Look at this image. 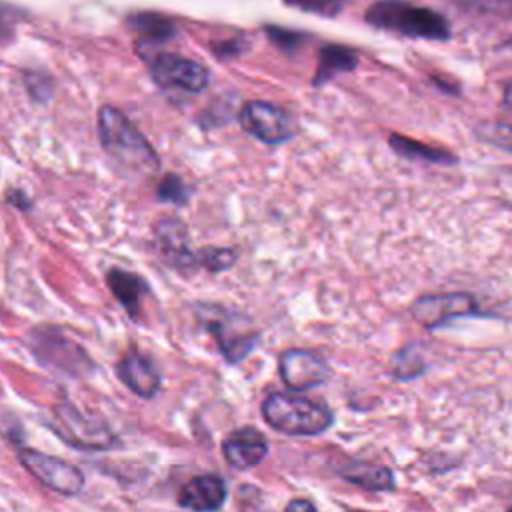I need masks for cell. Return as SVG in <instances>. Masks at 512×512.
<instances>
[{"instance_id":"18","label":"cell","mask_w":512,"mask_h":512,"mask_svg":"<svg viewBox=\"0 0 512 512\" xmlns=\"http://www.w3.org/2000/svg\"><path fill=\"white\" fill-rule=\"evenodd\" d=\"M390 370L396 380H412V378H418L424 374L426 362L420 356L418 348L414 344H410L394 354V358L390 362Z\"/></svg>"},{"instance_id":"20","label":"cell","mask_w":512,"mask_h":512,"mask_svg":"<svg viewBox=\"0 0 512 512\" xmlns=\"http://www.w3.org/2000/svg\"><path fill=\"white\" fill-rule=\"evenodd\" d=\"M392 146L402 152L404 156H410V158H426V160H432V162H450L448 154L446 152H440V150H432V148H426L424 144L420 142H408L406 138H392Z\"/></svg>"},{"instance_id":"13","label":"cell","mask_w":512,"mask_h":512,"mask_svg":"<svg viewBox=\"0 0 512 512\" xmlns=\"http://www.w3.org/2000/svg\"><path fill=\"white\" fill-rule=\"evenodd\" d=\"M118 380L136 396L152 398L162 388V376L154 360L138 348H130L116 364Z\"/></svg>"},{"instance_id":"26","label":"cell","mask_w":512,"mask_h":512,"mask_svg":"<svg viewBox=\"0 0 512 512\" xmlns=\"http://www.w3.org/2000/svg\"><path fill=\"white\" fill-rule=\"evenodd\" d=\"M488 138H490V142H494V144H498V146H502V148H508V150H512V128L510 126H506V124H496V126H492L490 130H488Z\"/></svg>"},{"instance_id":"11","label":"cell","mask_w":512,"mask_h":512,"mask_svg":"<svg viewBox=\"0 0 512 512\" xmlns=\"http://www.w3.org/2000/svg\"><path fill=\"white\" fill-rule=\"evenodd\" d=\"M150 74L164 88L200 92L208 86V70L178 54H158L150 62Z\"/></svg>"},{"instance_id":"28","label":"cell","mask_w":512,"mask_h":512,"mask_svg":"<svg viewBox=\"0 0 512 512\" xmlns=\"http://www.w3.org/2000/svg\"><path fill=\"white\" fill-rule=\"evenodd\" d=\"M504 104L512 110V78L504 84Z\"/></svg>"},{"instance_id":"24","label":"cell","mask_w":512,"mask_h":512,"mask_svg":"<svg viewBox=\"0 0 512 512\" xmlns=\"http://www.w3.org/2000/svg\"><path fill=\"white\" fill-rule=\"evenodd\" d=\"M138 28H140V32H142L144 36H148L150 42H154V40H158V38L164 40V38H168V36L172 34L170 22L164 20V18H160V16H142V18L138 20Z\"/></svg>"},{"instance_id":"21","label":"cell","mask_w":512,"mask_h":512,"mask_svg":"<svg viewBox=\"0 0 512 512\" xmlns=\"http://www.w3.org/2000/svg\"><path fill=\"white\" fill-rule=\"evenodd\" d=\"M456 2L478 14L512 18V0H456Z\"/></svg>"},{"instance_id":"23","label":"cell","mask_w":512,"mask_h":512,"mask_svg":"<svg viewBox=\"0 0 512 512\" xmlns=\"http://www.w3.org/2000/svg\"><path fill=\"white\" fill-rule=\"evenodd\" d=\"M158 198L162 202H172V204H184L188 200V192L184 182L176 174H168L160 186H158Z\"/></svg>"},{"instance_id":"15","label":"cell","mask_w":512,"mask_h":512,"mask_svg":"<svg viewBox=\"0 0 512 512\" xmlns=\"http://www.w3.org/2000/svg\"><path fill=\"white\" fill-rule=\"evenodd\" d=\"M228 498V488L218 474L192 476L178 490V504L192 512H216Z\"/></svg>"},{"instance_id":"22","label":"cell","mask_w":512,"mask_h":512,"mask_svg":"<svg viewBox=\"0 0 512 512\" xmlns=\"http://www.w3.org/2000/svg\"><path fill=\"white\" fill-rule=\"evenodd\" d=\"M352 62H354V58H352V54H348L346 50L330 48V50H326V52H324V56H322V62H320V74H318V78H328V76H332L334 72L346 70V68L354 66Z\"/></svg>"},{"instance_id":"9","label":"cell","mask_w":512,"mask_h":512,"mask_svg":"<svg viewBox=\"0 0 512 512\" xmlns=\"http://www.w3.org/2000/svg\"><path fill=\"white\" fill-rule=\"evenodd\" d=\"M242 128L266 144H280L294 136L296 120L284 108L270 102H248L240 110Z\"/></svg>"},{"instance_id":"2","label":"cell","mask_w":512,"mask_h":512,"mask_svg":"<svg viewBox=\"0 0 512 512\" xmlns=\"http://www.w3.org/2000/svg\"><path fill=\"white\" fill-rule=\"evenodd\" d=\"M262 418L270 428L288 436H318L334 422V412L306 396L272 392L262 402Z\"/></svg>"},{"instance_id":"6","label":"cell","mask_w":512,"mask_h":512,"mask_svg":"<svg viewBox=\"0 0 512 512\" xmlns=\"http://www.w3.org/2000/svg\"><path fill=\"white\" fill-rule=\"evenodd\" d=\"M26 340L36 362L56 374L84 378L96 368L90 354L58 328L38 326L28 334Z\"/></svg>"},{"instance_id":"19","label":"cell","mask_w":512,"mask_h":512,"mask_svg":"<svg viewBox=\"0 0 512 512\" xmlns=\"http://www.w3.org/2000/svg\"><path fill=\"white\" fill-rule=\"evenodd\" d=\"M238 260V252L234 248L226 246H206L200 252H196L198 268H204L208 272H224L232 268Z\"/></svg>"},{"instance_id":"12","label":"cell","mask_w":512,"mask_h":512,"mask_svg":"<svg viewBox=\"0 0 512 512\" xmlns=\"http://www.w3.org/2000/svg\"><path fill=\"white\" fill-rule=\"evenodd\" d=\"M154 246L166 266L190 274L198 270L196 252L190 248L188 230L176 218H162L154 224Z\"/></svg>"},{"instance_id":"30","label":"cell","mask_w":512,"mask_h":512,"mask_svg":"<svg viewBox=\"0 0 512 512\" xmlns=\"http://www.w3.org/2000/svg\"><path fill=\"white\" fill-rule=\"evenodd\" d=\"M508 512H512V508H510V510H508Z\"/></svg>"},{"instance_id":"16","label":"cell","mask_w":512,"mask_h":512,"mask_svg":"<svg viewBox=\"0 0 512 512\" xmlns=\"http://www.w3.org/2000/svg\"><path fill=\"white\" fill-rule=\"evenodd\" d=\"M106 284L128 316L136 320L140 314V302L150 292L144 278L122 268H110L106 272Z\"/></svg>"},{"instance_id":"3","label":"cell","mask_w":512,"mask_h":512,"mask_svg":"<svg viewBox=\"0 0 512 512\" xmlns=\"http://www.w3.org/2000/svg\"><path fill=\"white\" fill-rule=\"evenodd\" d=\"M366 20L376 28L410 38L442 40L450 36V24L440 12L404 0L376 2L366 10Z\"/></svg>"},{"instance_id":"17","label":"cell","mask_w":512,"mask_h":512,"mask_svg":"<svg viewBox=\"0 0 512 512\" xmlns=\"http://www.w3.org/2000/svg\"><path fill=\"white\" fill-rule=\"evenodd\" d=\"M338 474L354 484L360 486L364 490H372V492H384V490H392L396 486L394 474L388 466L384 464H374V462H350L346 466H342L338 470Z\"/></svg>"},{"instance_id":"29","label":"cell","mask_w":512,"mask_h":512,"mask_svg":"<svg viewBox=\"0 0 512 512\" xmlns=\"http://www.w3.org/2000/svg\"><path fill=\"white\" fill-rule=\"evenodd\" d=\"M354 512H366V510H354Z\"/></svg>"},{"instance_id":"5","label":"cell","mask_w":512,"mask_h":512,"mask_svg":"<svg viewBox=\"0 0 512 512\" xmlns=\"http://www.w3.org/2000/svg\"><path fill=\"white\" fill-rule=\"evenodd\" d=\"M50 428L64 444L82 452H106L120 444L118 434L104 420L84 414L70 402L52 408Z\"/></svg>"},{"instance_id":"27","label":"cell","mask_w":512,"mask_h":512,"mask_svg":"<svg viewBox=\"0 0 512 512\" xmlns=\"http://www.w3.org/2000/svg\"><path fill=\"white\" fill-rule=\"evenodd\" d=\"M284 512H316V506L306 498H294L286 504Z\"/></svg>"},{"instance_id":"14","label":"cell","mask_w":512,"mask_h":512,"mask_svg":"<svg viewBox=\"0 0 512 512\" xmlns=\"http://www.w3.org/2000/svg\"><path fill=\"white\" fill-rule=\"evenodd\" d=\"M268 440L266 436L252 428V426H242L238 430H232L224 442H222V456L226 464L234 470H252L258 464L264 462L268 456Z\"/></svg>"},{"instance_id":"10","label":"cell","mask_w":512,"mask_h":512,"mask_svg":"<svg viewBox=\"0 0 512 512\" xmlns=\"http://www.w3.org/2000/svg\"><path fill=\"white\" fill-rule=\"evenodd\" d=\"M278 372L282 382L296 392L324 384L330 378V366L314 350L288 348L278 358Z\"/></svg>"},{"instance_id":"25","label":"cell","mask_w":512,"mask_h":512,"mask_svg":"<svg viewBox=\"0 0 512 512\" xmlns=\"http://www.w3.org/2000/svg\"><path fill=\"white\" fill-rule=\"evenodd\" d=\"M286 4L296 6L306 12H316L322 16H334L340 12L344 0H286Z\"/></svg>"},{"instance_id":"7","label":"cell","mask_w":512,"mask_h":512,"mask_svg":"<svg viewBox=\"0 0 512 512\" xmlns=\"http://www.w3.org/2000/svg\"><path fill=\"white\" fill-rule=\"evenodd\" d=\"M18 462L34 476L42 486L62 494V496H76L84 488V474L78 466L34 450V448H18Z\"/></svg>"},{"instance_id":"1","label":"cell","mask_w":512,"mask_h":512,"mask_svg":"<svg viewBox=\"0 0 512 512\" xmlns=\"http://www.w3.org/2000/svg\"><path fill=\"white\" fill-rule=\"evenodd\" d=\"M98 134L106 154L124 170L148 174L158 168V156L138 128L116 108L104 106L98 114Z\"/></svg>"},{"instance_id":"4","label":"cell","mask_w":512,"mask_h":512,"mask_svg":"<svg viewBox=\"0 0 512 512\" xmlns=\"http://www.w3.org/2000/svg\"><path fill=\"white\" fill-rule=\"evenodd\" d=\"M198 318L204 330L218 344L220 354L230 364L242 362L260 340V332L246 316L232 312L220 304H200Z\"/></svg>"},{"instance_id":"8","label":"cell","mask_w":512,"mask_h":512,"mask_svg":"<svg viewBox=\"0 0 512 512\" xmlns=\"http://www.w3.org/2000/svg\"><path fill=\"white\" fill-rule=\"evenodd\" d=\"M478 312V302L468 292L424 294L410 306L412 318L428 330H436L454 318H464Z\"/></svg>"}]
</instances>
